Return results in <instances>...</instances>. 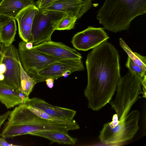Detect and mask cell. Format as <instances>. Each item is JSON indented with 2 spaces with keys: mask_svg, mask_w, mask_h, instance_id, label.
<instances>
[{
  "mask_svg": "<svg viewBox=\"0 0 146 146\" xmlns=\"http://www.w3.org/2000/svg\"><path fill=\"white\" fill-rule=\"evenodd\" d=\"M41 9L62 12L76 16L78 19L89 9L86 5L84 0H57Z\"/></svg>",
  "mask_w": 146,
  "mask_h": 146,
  "instance_id": "obj_13",
  "label": "cell"
},
{
  "mask_svg": "<svg viewBox=\"0 0 146 146\" xmlns=\"http://www.w3.org/2000/svg\"><path fill=\"white\" fill-rule=\"evenodd\" d=\"M10 112V111H8L3 114L0 115V136L1 135L0 132L1 126L7 119L8 118Z\"/></svg>",
  "mask_w": 146,
  "mask_h": 146,
  "instance_id": "obj_25",
  "label": "cell"
},
{
  "mask_svg": "<svg viewBox=\"0 0 146 146\" xmlns=\"http://www.w3.org/2000/svg\"><path fill=\"white\" fill-rule=\"evenodd\" d=\"M39 52L59 59L82 60L80 53L75 49L61 42L52 40L44 42L32 47Z\"/></svg>",
  "mask_w": 146,
  "mask_h": 146,
  "instance_id": "obj_11",
  "label": "cell"
},
{
  "mask_svg": "<svg viewBox=\"0 0 146 146\" xmlns=\"http://www.w3.org/2000/svg\"><path fill=\"white\" fill-rule=\"evenodd\" d=\"M1 43V40L0 35V43Z\"/></svg>",
  "mask_w": 146,
  "mask_h": 146,
  "instance_id": "obj_32",
  "label": "cell"
},
{
  "mask_svg": "<svg viewBox=\"0 0 146 146\" xmlns=\"http://www.w3.org/2000/svg\"><path fill=\"white\" fill-rule=\"evenodd\" d=\"M25 46L28 49L32 48L33 46V43L30 42H26Z\"/></svg>",
  "mask_w": 146,
  "mask_h": 146,
  "instance_id": "obj_30",
  "label": "cell"
},
{
  "mask_svg": "<svg viewBox=\"0 0 146 146\" xmlns=\"http://www.w3.org/2000/svg\"><path fill=\"white\" fill-rule=\"evenodd\" d=\"M78 19L76 16L65 14L58 22L56 30H70L73 29Z\"/></svg>",
  "mask_w": 146,
  "mask_h": 146,
  "instance_id": "obj_21",
  "label": "cell"
},
{
  "mask_svg": "<svg viewBox=\"0 0 146 146\" xmlns=\"http://www.w3.org/2000/svg\"><path fill=\"white\" fill-rule=\"evenodd\" d=\"M139 112L134 110L128 113L123 120H119L115 114L112 121L105 123L98 136L100 141L106 144L126 141L132 139L139 127Z\"/></svg>",
  "mask_w": 146,
  "mask_h": 146,
  "instance_id": "obj_4",
  "label": "cell"
},
{
  "mask_svg": "<svg viewBox=\"0 0 146 146\" xmlns=\"http://www.w3.org/2000/svg\"><path fill=\"white\" fill-rule=\"evenodd\" d=\"M18 145H14L8 143L5 140V138L2 137H0V146H15Z\"/></svg>",
  "mask_w": 146,
  "mask_h": 146,
  "instance_id": "obj_26",
  "label": "cell"
},
{
  "mask_svg": "<svg viewBox=\"0 0 146 146\" xmlns=\"http://www.w3.org/2000/svg\"><path fill=\"white\" fill-rule=\"evenodd\" d=\"M126 66L130 72L141 79L146 75V70L135 64L129 56L126 64Z\"/></svg>",
  "mask_w": 146,
  "mask_h": 146,
  "instance_id": "obj_22",
  "label": "cell"
},
{
  "mask_svg": "<svg viewBox=\"0 0 146 146\" xmlns=\"http://www.w3.org/2000/svg\"><path fill=\"white\" fill-rule=\"evenodd\" d=\"M47 86L50 88H52L54 86V80L49 78L46 79L45 81Z\"/></svg>",
  "mask_w": 146,
  "mask_h": 146,
  "instance_id": "obj_27",
  "label": "cell"
},
{
  "mask_svg": "<svg viewBox=\"0 0 146 146\" xmlns=\"http://www.w3.org/2000/svg\"><path fill=\"white\" fill-rule=\"evenodd\" d=\"M6 70L5 64L3 63H0V74H4Z\"/></svg>",
  "mask_w": 146,
  "mask_h": 146,
  "instance_id": "obj_28",
  "label": "cell"
},
{
  "mask_svg": "<svg viewBox=\"0 0 146 146\" xmlns=\"http://www.w3.org/2000/svg\"><path fill=\"white\" fill-rule=\"evenodd\" d=\"M86 64L88 80L84 94L88 108L98 111L111 101L121 78L118 52L105 41L88 53Z\"/></svg>",
  "mask_w": 146,
  "mask_h": 146,
  "instance_id": "obj_1",
  "label": "cell"
},
{
  "mask_svg": "<svg viewBox=\"0 0 146 146\" xmlns=\"http://www.w3.org/2000/svg\"><path fill=\"white\" fill-rule=\"evenodd\" d=\"M26 42H20L18 50L23 67L31 77L50 64L61 60L43 54L33 48L27 49L25 47Z\"/></svg>",
  "mask_w": 146,
  "mask_h": 146,
  "instance_id": "obj_8",
  "label": "cell"
},
{
  "mask_svg": "<svg viewBox=\"0 0 146 146\" xmlns=\"http://www.w3.org/2000/svg\"><path fill=\"white\" fill-rule=\"evenodd\" d=\"M3 46L1 43H0V63L1 58L2 54L3 49Z\"/></svg>",
  "mask_w": 146,
  "mask_h": 146,
  "instance_id": "obj_31",
  "label": "cell"
},
{
  "mask_svg": "<svg viewBox=\"0 0 146 146\" xmlns=\"http://www.w3.org/2000/svg\"><path fill=\"white\" fill-rule=\"evenodd\" d=\"M142 79L129 71L121 78L117 85L115 98L109 103L119 120L125 117L140 95H143L141 90Z\"/></svg>",
  "mask_w": 146,
  "mask_h": 146,
  "instance_id": "obj_5",
  "label": "cell"
},
{
  "mask_svg": "<svg viewBox=\"0 0 146 146\" xmlns=\"http://www.w3.org/2000/svg\"><path fill=\"white\" fill-rule=\"evenodd\" d=\"M29 98L18 89L0 81V102L7 109L25 104Z\"/></svg>",
  "mask_w": 146,
  "mask_h": 146,
  "instance_id": "obj_15",
  "label": "cell"
},
{
  "mask_svg": "<svg viewBox=\"0 0 146 146\" xmlns=\"http://www.w3.org/2000/svg\"><path fill=\"white\" fill-rule=\"evenodd\" d=\"M31 135L44 137L60 144L74 145L77 140L76 138L70 136L68 133L56 130L36 132Z\"/></svg>",
  "mask_w": 146,
  "mask_h": 146,
  "instance_id": "obj_17",
  "label": "cell"
},
{
  "mask_svg": "<svg viewBox=\"0 0 146 146\" xmlns=\"http://www.w3.org/2000/svg\"><path fill=\"white\" fill-rule=\"evenodd\" d=\"M84 69L82 60L62 59L50 64L32 77L37 83L48 79L54 80L62 76L66 77L73 72Z\"/></svg>",
  "mask_w": 146,
  "mask_h": 146,
  "instance_id": "obj_7",
  "label": "cell"
},
{
  "mask_svg": "<svg viewBox=\"0 0 146 146\" xmlns=\"http://www.w3.org/2000/svg\"><path fill=\"white\" fill-rule=\"evenodd\" d=\"M8 17L0 16V26L7 19Z\"/></svg>",
  "mask_w": 146,
  "mask_h": 146,
  "instance_id": "obj_29",
  "label": "cell"
},
{
  "mask_svg": "<svg viewBox=\"0 0 146 146\" xmlns=\"http://www.w3.org/2000/svg\"><path fill=\"white\" fill-rule=\"evenodd\" d=\"M25 104L27 107L39 109L51 115L69 121L73 120L76 113L75 110L52 105L36 97L29 98Z\"/></svg>",
  "mask_w": 146,
  "mask_h": 146,
  "instance_id": "obj_12",
  "label": "cell"
},
{
  "mask_svg": "<svg viewBox=\"0 0 146 146\" xmlns=\"http://www.w3.org/2000/svg\"><path fill=\"white\" fill-rule=\"evenodd\" d=\"M65 14L61 12L39 9L33 19L29 42L32 43L34 46L51 40L52 33Z\"/></svg>",
  "mask_w": 146,
  "mask_h": 146,
  "instance_id": "obj_6",
  "label": "cell"
},
{
  "mask_svg": "<svg viewBox=\"0 0 146 146\" xmlns=\"http://www.w3.org/2000/svg\"><path fill=\"white\" fill-rule=\"evenodd\" d=\"M88 1H91V0H88Z\"/></svg>",
  "mask_w": 146,
  "mask_h": 146,
  "instance_id": "obj_33",
  "label": "cell"
},
{
  "mask_svg": "<svg viewBox=\"0 0 146 146\" xmlns=\"http://www.w3.org/2000/svg\"><path fill=\"white\" fill-rule=\"evenodd\" d=\"M8 119L1 133L2 137L5 139L46 131L68 133L70 130L80 128L74 120L60 122L41 118L29 110L25 104L16 107L11 111Z\"/></svg>",
  "mask_w": 146,
  "mask_h": 146,
  "instance_id": "obj_2",
  "label": "cell"
},
{
  "mask_svg": "<svg viewBox=\"0 0 146 146\" xmlns=\"http://www.w3.org/2000/svg\"><path fill=\"white\" fill-rule=\"evenodd\" d=\"M119 44L128 56L136 64L146 70V57L133 52L121 38L119 39Z\"/></svg>",
  "mask_w": 146,
  "mask_h": 146,
  "instance_id": "obj_20",
  "label": "cell"
},
{
  "mask_svg": "<svg viewBox=\"0 0 146 146\" xmlns=\"http://www.w3.org/2000/svg\"><path fill=\"white\" fill-rule=\"evenodd\" d=\"M6 65V70L4 74L5 83L19 89L21 81V63L18 50L13 45L3 46L0 63Z\"/></svg>",
  "mask_w": 146,
  "mask_h": 146,
  "instance_id": "obj_9",
  "label": "cell"
},
{
  "mask_svg": "<svg viewBox=\"0 0 146 146\" xmlns=\"http://www.w3.org/2000/svg\"><path fill=\"white\" fill-rule=\"evenodd\" d=\"M17 31L15 19L8 18L0 26L1 43L5 47L12 44L15 40Z\"/></svg>",
  "mask_w": 146,
  "mask_h": 146,
  "instance_id": "obj_18",
  "label": "cell"
},
{
  "mask_svg": "<svg viewBox=\"0 0 146 146\" xmlns=\"http://www.w3.org/2000/svg\"><path fill=\"white\" fill-rule=\"evenodd\" d=\"M146 12V0H105L96 19L104 29L116 33L127 30L131 21Z\"/></svg>",
  "mask_w": 146,
  "mask_h": 146,
  "instance_id": "obj_3",
  "label": "cell"
},
{
  "mask_svg": "<svg viewBox=\"0 0 146 146\" xmlns=\"http://www.w3.org/2000/svg\"><path fill=\"white\" fill-rule=\"evenodd\" d=\"M27 107L32 112L42 119L60 122H64L69 121L51 115L46 112L39 109L27 106Z\"/></svg>",
  "mask_w": 146,
  "mask_h": 146,
  "instance_id": "obj_23",
  "label": "cell"
},
{
  "mask_svg": "<svg viewBox=\"0 0 146 146\" xmlns=\"http://www.w3.org/2000/svg\"><path fill=\"white\" fill-rule=\"evenodd\" d=\"M34 0H2L0 2V16L15 19L23 9L36 5Z\"/></svg>",
  "mask_w": 146,
  "mask_h": 146,
  "instance_id": "obj_16",
  "label": "cell"
},
{
  "mask_svg": "<svg viewBox=\"0 0 146 146\" xmlns=\"http://www.w3.org/2000/svg\"><path fill=\"white\" fill-rule=\"evenodd\" d=\"M57 0H38L36 3L37 7L39 9L46 7Z\"/></svg>",
  "mask_w": 146,
  "mask_h": 146,
  "instance_id": "obj_24",
  "label": "cell"
},
{
  "mask_svg": "<svg viewBox=\"0 0 146 146\" xmlns=\"http://www.w3.org/2000/svg\"><path fill=\"white\" fill-rule=\"evenodd\" d=\"M39 9L36 5L29 6L22 10L15 19L18 22L19 37L26 42L30 40L33 19Z\"/></svg>",
  "mask_w": 146,
  "mask_h": 146,
  "instance_id": "obj_14",
  "label": "cell"
},
{
  "mask_svg": "<svg viewBox=\"0 0 146 146\" xmlns=\"http://www.w3.org/2000/svg\"><path fill=\"white\" fill-rule=\"evenodd\" d=\"M21 81L18 90L27 96H29L36 84L34 79L26 72L21 65Z\"/></svg>",
  "mask_w": 146,
  "mask_h": 146,
  "instance_id": "obj_19",
  "label": "cell"
},
{
  "mask_svg": "<svg viewBox=\"0 0 146 146\" xmlns=\"http://www.w3.org/2000/svg\"><path fill=\"white\" fill-rule=\"evenodd\" d=\"M109 38L102 28L89 26L75 34L71 42L76 49L86 51L95 48Z\"/></svg>",
  "mask_w": 146,
  "mask_h": 146,
  "instance_id": "obj_10",
  "label": "cell"
}]
</instances>
